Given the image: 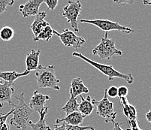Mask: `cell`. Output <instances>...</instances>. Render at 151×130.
Returning a JSON list of instances; mask_svg holds the SVG:
<instances>
[{
    "label": "cell",
    "instance_id": "obj_33",
    "mask_svg": "<svg viewBox=\"0 0 151 130\" xmlns=\"http://www.w3.org/2000/svg\"><path fill=\"white\" fill-rule=\"evenodd\" d=\"M143 4L147 5H150L151 6V0H150V1H143Z\"/></svg>",
    "mask_w": 151,
    "mask_h": 130
},
{
    "label": "cell",
    "instance_id": "obj_31",
    "mask_svg": "<svg viewBox=\"0 0 151 130\" xmlns=\"http://www.w3.org/2000/svg\"><path fill=\"white\" fill-rule=\"evenodd\" d=\"M114 2L118 4H133L134 1H114Z\"/></svg>",
    "mask_w": 151,
    "mask_h": 130
},
{
    "label": "cell",
    "instance_id": "obj_16",
    "mask_svg": "<svg viewBox=\"0 0 151 130\" xmlns=\"http://www.w3.org/2000/svg\"><path fill=\"white\" fill-rule=\"evenodd\" d=\"M80 98L81 102L79 104L78 111L86 117V116L90 115L92 112H93V109H94V105L93 103V99H92L90 96H88L86 98H83L82 96H81Z\"/></svg>",
    "mask_w": 151,
    "mask_h": 130
},
{
    "label": "cell",
    "instance_id": "obj_3",
    "mask_svg": "<svg viewBox=\"0 0 151 130\" xmlns=\"http://www.w3.org/2000/svg\"><path fill=\"white\" fill-rule=\"evenodd\" d=\"M38 87L39 88H50L55 90H60L59 86L60 80L57 78L55 72L54 65L43 66L39 65L35 73Z\"/></svg>",
    "mask_w": 151,
    "mask_h": 130
},
{
    "label": "cell",
    "instance_id": "obj_19",
    "mask_svg": "<svg viewBox=\"0 0 151 130\" xmlns=\"http://www.w3.org/2000/svg\"><path fill=\"white\" fill-rule=\"evenodd\" d=\"M78 107H79V103L77 101V98L72 94H70L69 99L62 108V110L66 113V115H68L75 111H78Z\"/></svg>",
    "mask_w": 151,
    "mask_h": 130
},
{
    "label": "cell",
    "instance_id": "obj_6",
    "mask_svg": "<svg viewBox=\"0 0 151 130\" xmlns=\"http://www.w3.org/2000/svg\"><path fill=\"white\" fill-rule=\"evenodd\" d=\"M80 23L83 24H92L96 26L102 31L105 32H108L109 31L116 30L118 32H123L126 34H129L134 32L129 27H126L124 26L120 25L118 22H114L109 20H101V19H94V20H87V19H81L80 20Z\"/></svg>",
    "mask_w": 151,
    "mask_h": 130
},
{
    "label": "cell",
    "instance_id": "obj_12",
    "mask_svg": "<svg viewBox=\"0 0 151 130\" xmlns=\"http://www.w3.org/2000/svg\"><path fill=\"white\" fill-rule=\"evenodd\" d=\"M47 10L46 11H39L35 16V20L30 26V29L34 35L33 38L38 36V34L40 33L45 27L50 25L48 22L45 20V18L47 17Z\"/></svg>",
    "mask_w": 151,
    "mask_h": 130
},
{
    "label": "cell",
    "instance_id": "obj_24",
    "mask_svg": "<svg viewBox=\"0 0 151 130\" xmlns=\"http://www.w3.org/2000/svg\"><path fill=\"white\" fill-rule=\"evenodd\" d=\"M107 96H110L111 98H116L118 96V88L117 87L112 86L110 88L107 89Z\"/></svg>",
    "mask_w": 151,
    "mask_h": 130
},
{
    "label": "cell",
    "instance_id": "obj_34",
    "mask_svg": "<svg viewBox=\"0 0 151 130\" xmlns=\"http://www.w3.org/2000/svg\"><path fill=\"white\" fill-rule=\"evenodd\" d=\"M150 90H151V87H150ZM150 104H151V98H150Z\"/></svg>",
    "mask_w": 151,
    "mask_h": 130
},
{
    "label": "cell",
    "instance_id": "obj_2",
    "mask_svg": "<svg viewBox=\"0 0 151 130\" xmlns=\"http://www.w3.org/2000/svg\"><path fill=\"white\" fill-rule=\"evenodd\" d=\"M15 98L19 101V104L14 108V111L12 113L13 117L10 120V125L20 129V130H26L29 119L33 113V111L26 103L24 93H22L19 96H15Z\"/></svg>",
    "mask_w": 151,
    "mask_h": 130
},
{
    "label": "cell",
    "instance_id": "obj_4",
    "mask_svg": "<svg viewBox=\"0 0 151 130\" xmlns=\"http://www.w3.org/2000/svg\"><path fill=\"white\" fill-rule=\"evenodd\" d=\"M93 54L97 56L101 60H109L114 56H121L123 54L122 50H119L115 46L114 39H110L108 38V32H105L104 37L101 38V42L94 47Z\"/></svg>",
    "mask_w": 151,
    "mask_h": 130
},
{
    "label": "cell",
    "instance_id": "obj_21",
    "mask_svg": "<svg viewBox=\"0 0 151 130\" xmlns=\"http://www.w3.org/2000/svg\"><path fill=\"white\" fill-rule=\"evenodd\" d=\"M14 36V31L10 27H4L0 29V39L4 42H9Z\"/></svg>",
    "mask_w": 151,
    "mask_h": 130
},
{
    "label": "cell",
    "instance_id": "obj_20",
    "mask_svg": "<svg viewBox=\"0 0 151 130\" xmlns=\"http://www.w3.org/2000/svg\"><path fill=\"white\" fill-rule=\"evenodd\" d=\"M53 35V29L50 25L45 27L40 33L38 34V36L33 38V41L35 42H38V41H46L48 42L50 39L52 38Z\"/></svg>",
    "mask_w": 151,
    "mask_h": 130
},
{
    "label": "cell",
    "instance_id": "obj_26",
    "mask_svg": "<svg viewBox=\"0 0 151 130\" xmlns=\"http://www.w3.org/2000/svg\"><path fill=\"white\" fill-rule=\"evenodd\" d=\"M14 111V108L12 109V110L9 112H8V113H0V126L2 125V124H5V123H6L8 117H9L11 114L13 113Z\"/></svg>",
    "mask_w": 151,
    "mask_h": 130
},
{
    "label": "cell",
    "instance_id": "obj_27",
    "mask_svg": "<svg viewBox=\"0 0 151 130\" xmlns=\"http://www.w3.org/2000/svg\"><path fill=\"white\" fill-rule=\"evenodd\" d=\"M129 89L125 86H121L118 88V96L120 97H126L128 95Z\"/></svg>",
    "mask_w": 151,
    "mask_h": 130
},
{
    "label": "cell",
    "instance_id": "obj_23",
    "mask_svg": "<svg viewBox=\"0 0 151 130\" xmlns=\"http://www.w3.org/2000/svg\"><path fill=\"white\" fill-rule=\"evenodd\" d=\"M65 128L66 130H95V129L91 125L88 126H71L65 124Z\"/></svg>",
    "mask_w": 151,
    "mask_h": 130
},
{
    "label": "cell",
    "instance_id": "obj_8",
    "mask_svg": "<svg viewBox=\"0 0 151 130\" xmlns=\"http://www.w3.org/2000/svg\"><path fill=\"white\" fill-rule=\"evenodd\" d=\"M53 34L60 38L63 45L65 47H72L78 50L81 47L86 45V40L83 37L78 36L68 29H65L63 33H60L57 30L53 29Z\"/></svg>",
    "mask_w": 151,
    "mask_h": 130
},
{
    "label": "cell",
    "instance_id": "obj_32",
    "mask_svg": "<svg viewBox=\"0 0 151 130\" xmlns=\"http://www.w3.org/2000/svg\"><path fill=\"white\" fill-rule=\"evenodd\" d=\"M145 117H146V119L147 120L149 123H151V109L149 111L147 112V113H146V115H145Z\"/></svg>",
    "mask_w": 151,
    "mask_h": 130
},
{
    "label": "cell",
    "instance_id": "obj_30",
    "mask_svg": "<svg viewBox=\"0 0 151 130\" xmlns=\"http://www.w3.org/2000/svg\"><path fill=\"white\" fill-rule=\"evenodd\" d=\"M122 123H114V129L113 130H123L120 126L122 125Z\"/></svg>",
    "mask_w": 151,
    "mask_h": 130
},
{
    "label": "cell",
    "instance_id": "obj_22",
    "mask_svg": "<svg viewBox=\"0 0 151 130\" xmlns=\"http://www.w3.org/2000/svg\"><path fill=\"white\" fill-rule=\"evenodd\" d=\"M14 4V0H0V14L6 11L7 7L12 6Z\"/></svg>",
    "mask_w": 151,
    "mask_h": 130
},
{
    "label": "cell",
    "instance_id": "obj_5",
    "mask_svg": "<svg viewBox=\"0 0 151 130\" xmlns=\"http://www.w3.org/2000/svg\"><path fill=\"white\" fill-rule=\"evenodd\" d=\"M93 105H96L97 114L102 117L105 120V123H114L116 117V112L114 111V103L108 99L106 90H105V95L102 99L100 101L93 99Z\"/></svg>",
    "mask_w": 151,
    "mask_h": 130
},
{
    "label": "cell",
    "instance_id": "obj_13",
    "mask_svg": "<svg viewBox=\"0 0 151 130\" xmlns=\"http://www.w3.org/2000/svg\"><path fill=\"white\" fill-rule=\"evenodd\" d=\"M42 53L40 49L38 50H31L29 53H28L26 57V70L31 72L35 71L39 66V57Z\"/></svg>",
    "mask_w": 151,
    "mask_h": 130
},
{
    "label": "cell",
    "instance_id": "obj_11",
    "mask_svg": "<svg viewBox=\"0 0 151 130\" xmlns=\"http://www.w3.org/2000/svg\"><path fill=\"white\" fill-rule=\"evenodd\" d=\"M44 3V0H29L23 5H20L19 7L20 11L24 18L36 16L39 12L40 5Z\"/></svg>",
    "mask_w": 151,
    "mask_h": 130
},
{
    "label": "cell",
    "instance_id": "obj_15",
    "mask_svg": "<svg viewBox=\"0 0 151 130\" xmlns=\"http://www.w3.org/2000/svg\"><path fill=\"white\" fill-rule=\"evenodd\" d=\"M89 89L84 85L83 80L80 78H74L71 80L69 93L72 94L75 97L79 96L83 93H88Z\"/></svg>",
    "mask_w": 151,
    "mask_h": 130
},
{
    "label": "cell",
    "instance_id": "obj_1",
    "mask_svg": "<svg viewBox=\"0 0 151 130\" xmlns=\"http://www.w3.org/2000/svg\"><path fill=\"white\" fill-rule=\"evenodd\" d=\"M72 56L81 59L82 60H83V61H85V62H87L88 64L91 65L95 68H96L97 70L101 72V73L104 74L108 78V80L109 81L114 80V78H120L124 80L126 82H127L129 84H132L134 82V77H133L132 74H123L120 72H118L111 64L110 65H106V64H102L99 63V62H95L94 60H92L90 59L87 58L84 55H83L82 53H79V52H73L72 53Z\"/></svg>",
    "mask_w": 151,
    "mask_h": 130
},
{
    "label": "cell",
    "instance_id": "obj_28",
    "mask_svg": "<svg viewBox=\"0 0 151 130\" xmlns=\"http://www.w3.org/2000/svg\"><path fill=\"white\" fill-rule=\"evenodd\" d=\"M54 130H66L65 123H63L62 124H55Z\"/></svg>",
    "mask_w": 151,
    "mask_h": 130
},
{
    "label": "cell",
    "instance_id": "obj_29",
    "mask_svg": "<svg viewBox=\"0 0 151 130\" xmlns=\"http://www.w3.org/2000/svg\"><path fill=\"white\" fill-rule=\"evenodd\" d=\"M0 130H10V124H8L7 122L2 124L0 126Z\"/></svg>",
    "mask_w": 151,
    "mask_h": 130
},
{
    "label": "cell",
    "instance_id": "obj_18",
    "mask_svg": "<svg viewBox=\"0 0 151 130\" xmlns=\"http://www.w3.org/2000/svg\"><path fill=\"white\" fill-rule=\"evenodd\" d=\"M30 72L26 70L25 72L20 73V72H17L15 71L13 72H0V78H2L4 80V81L8 82V83H11V84H14V82L20 77H24L27 75H29Z\"/></svg>",
    "mask_w": 151,
    "mask_h": 130
},
{
    "label": "cell",
    "instance_id": "obj_14",
    "mask_svg": "<svg viewBox=\"0 0 151 130\" xmlns=\"http://www.w3.org/2000/svg\"><path fill=\"white\" fill-rule=\"evenodd\" d=\"M85 117L79 111H75L70 113L64 118H57L56 120L57 124H60L61 122L65 123V124L71 126H80L83 122Z\"/></svg>",
    "mask_w": 151,
    "mask_h": 130
},
{
    "label": "cell",
    "instance_id": "obj_9",
    "mask_svg": "<svg viewBox=\"0 0 151 130\" xmlns=\"http://www.w3.org/2000/svg\"><path fill=\"white\" fill-rule=\"evenodd\" d=\"M14 93V87L13 84L0 80V108H2L5 104L16 107V105L12 102Z\"/></svg>",
    "mask_w": 151,
    "mask_h": 130
},
{
    "label": "cell",
    "instance_id": "obj_25",
    "mask_svg": "<svg viewBox=\"0 0 151 130\" xmlns=\"http://www.w3.org/2000/svg\"><path fill=\"white\" fill-rule=\"evenodd\" d=\"M58 2V0H44V3L46 4L47 8H48V10L51 11H53L56 9Z\"/></svg>",
    "mask_w": 151,
    "mask_h": 130
},
{
    "label": "cell",
    "instance_id": "obj_17",
    "mask_svg": "<svg viewBox=\"0 0 151 130\" xmlns=\"http://www.w3.org/2000/svg\"><path fill=\"white\" fill-rule=\"evenodd\" d=\"M48 111V107H45V109L42 111L41 114H39V120L37 123H33L31 120H29L28 125L31 127L32 130H52L49 126L46 124L45 117Z\"/></svg>",
    "mask_w": 151,
    "mask_h": 130
},
{
    "label": "cell",
    "instance_id": "obj_10",
    "mask_svg": "<svg viewBox=\"0 0 151 130\" xmlns=\"http://www.w3.org/2000/svg\"><path fill=\"white\" fill-rule=\"evenodd\" d=\"M50 97L49 96L44 95L41 93L38 90L33 92V95L30 98L29 106L33 111L38 112L39 114L45 109V104L47 100H50Z\"/></svg>",
    "mask_w": 151,
    "mask_h": 130
},
{
    "label": "cell",
    "instance_id": "obj_7",
    "mask_svg": "<svg viewBox=\"0 0 151 130\" xmlns=\"http://www.w3.org/2000/svg\"><path fill=\"white\" fill-rule=\"evenodd\" d=\"M82 10V5L80 1H69L68 5L64 7L62 15L71 24L75 32H79L78 18Z\"/></svg>",
    "mask_w": 151,
    "mask_h": 130
}]
</instances>
